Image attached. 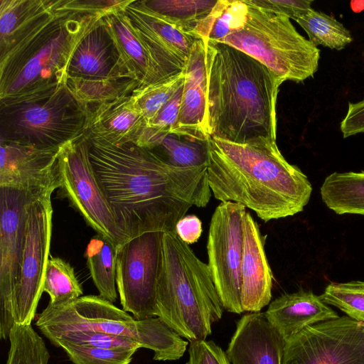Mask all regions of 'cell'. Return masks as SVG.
Wrapping results in <instances>:
<instances>
[{"instance_id":"cell-34","label":"cell","mask_w":364,"mask_h":364,"mask_svg":"<svg viewBox=\"0 0 364 364\" xmlns=\"http://www.w3.org/2000/svg\"><path fill=\"white\" fill-rule=\"evenodd\" d=\"M183 71L157 83L135 89L132 96L136 108L144 117L147 127L151 124L164 105L183 84Z\"/></svg>"},{"instance_id":"cell-14","label":"cell","mask_w":364,"mask_h":364,"mask_svg":"<svg viewBox=\"0 0 364 364\" xmlns=\"http://www.w3.org/2000/svg\"><path fill=\"white\" fill-rule=\"evenodd\" d=\"M42 196L46 195L0 188V338L3 340L9 339L16 324L12 302L25 245L28 205Z\"/></svg>"},{"instance_id":"cell-28","label":"cell","mask_w":364,"mask_h":364,"mask_svg":"<svg viewBox=\"0 0 364 364\" xmlns=\"http://www.w3.org/2000/svg\"><path fill=\"white\" fill-rule=\"evenodd\" d=\"M217 1L142 0L148 9L189 34L196 24L210 13Z\"/></svg>"},{"instance_id":"cell-33","label":"cell","mask_w":364,"mask_h":364,"mask_svg":"<svg viewBox=\"0 0 364 364\" xmlns=\"http://www.w3.org/2000/svg\"><path fill=\"white\" fill-rule=\"evenodd\" d=\"M66 85L85 108L132 93L139 87L132 80L90 82L67 78Z\"/></svg>"},{"instance_id":"cell-20","label":"cell","mask_w":364,"mask_h":364,"mask_svg":"<svg viewBox=\"0 0 364 364\" xmlns=\"http://www.w3.org/2000/svg\"><path fill=\"white\" fill-rule=\"evenodd\" d=\"M286 341L264 313L243 315L226 350L231 364H282Z\"/></svg>"},{"instance_id":"cell-10","label":"cell","mask_w":364,"mask_h":364,"mask_svg":"<svg viewBox=\"0 0 364 364\" xmlns=\"http://www.w3.org/2000/svg\"><path fill=\"white\" fill-rule=\"evenodd\" d=\"M163 234L146 232L117 247L116 284L120 303L137 320L156 316Z\"/></svg>"},{"instance_id":"cell-22","label":"cell","mask_w":364,"mask_h":364,"mask_svg":"<svg viewBox=\"0 0 364 364\" xmlns=\"http://www.w3.org/2000/svg\"><path fill=\"white\" fill-rule=\"evenodd\" d=\"M87 111L85 134L97 136L112 144L132 142L137 144L147 127L132 93L87 107Z\"/></svg>"},{"instance_id":"cell-12","label":"cell","mask_w":364,"mask_h":364,"mask_svg":"<svg viewBox=\"0 0 364 364\" xmlns=\"http://www.w3.org/2000/svg\"><path fill=\"white\" fill-rule=\"evenodd\" d=\"M50 198L42 196L28 205L25 245L12 302L16 324L31 325L43 292L52 235Z\"/></svg>"},{"instance_id":"cell-37","label":"cell","mask_w":364,"mask_h":364,"mask_svg":"<svg viewBox=\"0 0 364 364\" xmlns=\"http://www.w3.org/2000/svg\"><path fill=\"white\" fill-rule=\"evenodd\" d=\"M46 337L53 344L58 341H66L82 346L107 349L138 350L141 348L138 343L130 338L92 331H66L50 333Z\"/></svg>"},{"instance_id":"cell-1","label":"cell","mask_w":364,"mask_h":364,"mask_svg":"<svg viewBox=\"0 0 364 364\" xmlns=\"http://www.w3.org/2000/svg\"><path fill=\"white\" fill-rule=\"evenodd\" d=\"M85 136L97 180L127 240L146 232L176 231L192 206L208 203V166L176 167L134 143Z\"/></svg>"},{"instance_id":"cell-5","label":"cell","mask_w":364,"mask_h":364,"mask_svg":"<svg viewBox=\"0 0 364 364\" xmlns=\"http://www.w3.org/2000/svg\"><path fill=\"white\" fill-rule=\"evenodd\" d=\"M156 316L182 338L206 340L223 307L208 264L176 231L165 232L159 275Z\"/></svg>"},{"instance_id":"cell-41","label":"cell","mask_w":364,"mask_h":364,"mask_svg":"<svg viewBox=\"0 0 364 364\" xmlns=\"http://www.w3.org/2000/svg\"><path fill=\"white\" fill-rule=\"evenodd\" d=\"M340 128L344 138L364 132V100L348 103L347 113Z\"/></svg>"},{"instance_id":"cell-26","label":"cell","mask_w":364,"mask_h":364,"mask_svg":"<svg viewBox=\"0 0 364 364\" xmlns=\"http://www.w3.org/2000/svg\"><path fill=\"white\" fill-rule=\"evenodd\" d=\"M117 245L110 238L97 234L85 252L87 266L99 296L112 303L117 298Z\"/></svg>"},{"instance_id":"cell-35","label":"cell","mask_w":364,"mask_h":364,"mask_svg":"<svg viewBox=\"0 0 364 364\" xmlns=\"http://www.w3.org/2000/svg\"><path fill=\"white\" fill-rule=\"evenodd\" d=\"M319 297L324 303L336 306L350 318L364 323V282H331Z\"/></svg>"},{"instance_id":"cell-8","label":"cell","mask_w":364,"mask_h":364,"mask_svg":"<svg viewBox=\"0 0 364 364\" xmlns=\"http://www.w3.org/2000/svg\"><path fill=\"white\" fill-rule=\"evenodd\" d=\"M0 105V141L58 150L85 134L87 109L66 83L37 96Z\"/></svg>"},{"instance_id":"cell-30","label":"cell","mask_w":364,"mask_h":364,"mask_svg":"<svg viewBox=\"0 0 364 364\" xmlns=\"http://www.w3.org/2000/svg\"><path fill=\"white\" fill-rule=\"evenodd\" d=\"M296 21L316 46L321 45L339 50L353 41L350 31L341 23L333 16L313 9Z\"/></svg>"},{"instance_id":"cell-19","label":"cell","mask_w":364,"mask_h":364,"mask_svg":"<svg viewBox=\"0 0 364 364\" xmlns=\"http://www.w3.org/2000/svg\"><path fill=\"white\" fill-rule=\"evenodd\" d=\"M242 234L241 305L243 311L259 312L271 301L273 274L264 250L266 236L248 211L243 217Z\"/></svg>"},{"instance_id":"cell-42","label":"cell","mask_w":364,"mask_h":364,"mask_svg":"<svg viewBox=\"0 0 364 364\" xmlns=\"http://www.w3.org/2000/svg\"><path fill=\"white\" fill-rule=\"evenodd\" d=\"M203 232L200 220L194 215L182 218L176 225L178 236L188 245L198 241Z\"/></svg>"},{"instance_id":"cell-11","label":"cell","mask_w":364,"mask_h":364,"mask_svg":"<svg viewBox=\"0 0 364 364\" xmlns=\"http://www.w3.org/2000/svg\"><path fill=\"white\" fill-rule=\"evenodd\" d=\"M246 208L235 202H221L212 215L207 251L212 278L223 307L240 314L241 267L243 254L242 220Z\"/></svg>"},{"instance_id":"cell-3","label":"cell","mask_w":364,"mask_h":364,"mask_svg":"<svg viewBox=\"0 0 364 364\" xmlns=\"http://www.w3.org/2000/svg\"><path fill=\"white\" fill-rule=\"evenodd\" d=\"M206 43L209 138L245 143L277 138L282 81L264 65L228 44Z\"/></svg>"},{"instance_id":"cell-7","label":"cell","mask_w":364,"mask_h":364,"mask_svg":"<svg viewBox=\"0 0 364 364\" xmlns=\"http://www.w3.org/2000/svg\"><path fill=\"white\" fill-rule=\"evenodd\" d=\"M245 26L220 40L264 65L282 82H302L317 71L320 50L298 33L288 17L245 0Z\"/></svg>"},{"instance_id":"cell-13","label":"cell","mask_w":364,"mask_h":364,"mask_svg":"<svg viewBox=\"0 0 364 364\" xmlns=\"http://www.w3.org/2000/svg\"><path fill=\"white\" fill-rule=\"evenodd\" d=\"M282 364H364V323L342 316L309 326L286 341Z\"/></svg>"},{"instance_id":"cell-6","label":"cell","mask_w":364,"mask_h":364,"mask_svg":"<svg viewBox=\"0 0 364 364\" xmlns=\"http://www.w3.org/2000/svg\"><path fill=\"white\" fill-rule=\"evenodd\" d=\"M36 326L46 336L66 331H92L130 338L154 351V360H176L188 342L156 316L137 320L100 296H82L38 315Z\"/></svg>"},{"instance_id":"cell-2","label":"cell","mask_w":364,"mask_h":364,"mask_svg":"<svg viewBox=\"0 0 364 364\" xmlns=\"http://www.w3.org/2000/svg\"><path fill=\"white\" fill-rule=\"evenodd\" d=\"M208 145V183L217 200L241 204L264 222L294 215L309 203L310 181L285 159L276 140L234 143L210 137Z\"/></svg>"},{"instance_id":"cell-31","label":"cell","mask_w":364,"mask_h":364,"mask_svg":"<svg viewBox=\"0 0 364 364\" xmlns=\"http://www.w3.org/2000/svg\"><path fill=\"white\" fill-rule=\"evenodd\" d=\"M152 151L165 162L176 167L208 166V141L168 134Z\"/></svg>"},{"instance_id":"cell-40","label":"cell","mask_w":364,"mask_h":364,"mask_svg":"<svg viewBox=\"0 0 364 364\" xmlns=\"http://www.w3.org/2000/svg\"><path fill=\"white\" fill-rule=\"evenodd\" d=\"M261 8L284 15L296 21L311 9V0H250Z\"/></svg>"},{"instance_id":"cell-32","label":"cell","mask_w":364,"mask_h":364,"mask_svg":"<svg viewBox=\"0 0 364 364\" xmlns=\"http://www.w3.org/2000/svg\"><path fill=\"white\" fill-rule=\"evenodd\" d=\"M6 364H48L50 353L31 325L15 324L9 335Z\"/></svg>"},{"instance_id":"cell-27","label":"cell","mask_w":364,"mask_h":364,"mask_svg":"<svg viewBox=\"0 0 364 364\" xmlns=\"http://www.w3.org/2000/svg\"><path fill=\"white\" fill-rule=\"evenodd\" d=\"M247 4L244 1L218 0L210 13L195 26L191 34L196 39L219 42L242 29L247 21Z\"/></svg>"},{"instance_id":"cell-16","label":"cell","mask_w":364,"mask_h":364,"mask_svg":"<svg viewBox=\"0 0 364 364\" xmlns=\"http://www.w3.org/2000/svg\"><path fill=\"white\" fill-rule=\"evenodd\" d=\"M124 12L169 75L183 71L196 40L148 9L142 0H132Z\"/></svg>"},{"instance_id":"cell-29","label":"cell","mask_w":364,"mask_h":364,"mask_svg":"<svg viewBox=\"0 0 364 364\" xmlns=\"http://www.w3.org/2000/svg\"><path fill=\"white\" fill-rule=\"evenodd\" d=\"M43 292L50 297L48 305L59 306L73 301L83 291L74 269L65 260L51 256L44 276Z\"/></svg>"},{"instance_id":"cell-39","label":"cell","mask_w":364,"mask_h":364,"mask_svg":"<svg viewBox=\"0 0 364 364\" xmlns=\"http://www.w3.org/2000/svg\"><path fill=\"white\" fill-rule=\"evenodd\" d=\"M186 364H231L226 352L213 341H190Z\"/></svg>"},{"instance_id":"cell-17","label":"cell","mask_w":364,"mask_h":364,"mask_svg":"<svg viewBox=\"0 0 364 364\" xmlns=\"http://www.w3.org/2000/svg\"><path fill=\"white\" fill-rule=\"evenodd\" d=\"M67 78L90 82L134 80L121 59L103 17L75 48L68 65Z\"/></svg>"},{"instance_id":"cell-25","label":"cell","mask_w":364,"mask_h":364,"mask_svg":"<svg viewBox=\"0 0 364 364\" xmlns=\"http://www.w3.org/2000/svg\"><path fill=\"white\" fill-rule=\"evenodd\" d=\"M321 196L326 205L338 215H364V171L330 174L321 187Z\"/></svg>"},{"instance_id":"cell-38","label":"cell","mask_w":364,"mask_h":364,"mask_svg":"<svg viewBox=\"0 0 364 364\" xmlns=\"http://www.w3.org/2000/svg\"><path fill=\"white\" fill-rule=\"evenodd\" d=\"M132 0H61L57 10L102 16L123 11Z\"/></svg>"},{"instance_id":"cell-4","label":"cell","mask_w":364,"mask_h":364,"mask_svg":"<svg viewBox=\"0 0 364 364\" xmlns=\"http://www.w3.org/2000/svg\"><path fill=\"white\" fill-rule=\"evenodd\" d=\"M103 16L55 9L0 55V103L37 96L65 84L79 42Z\"/></svg>"},{"instance_id":"cell-23","label":"cell","mask_w":364,"mask_h":364,"mask_svg":"<svg viewBox=\"0 0 364 364\" xmlns=\"http://www.w3.org/2000/svg\"><path fill=\"white\" fill-rule=\"evenodd\" d=\"M264 315L285 341L306 327L339 317L310 290L284 294L269 304Z\"/></svg>"},{"instance_id":"cell-21","label":"cell","mask_w":364,"mask_h":364,"mask_svg":"<svg viewBox=\"0 0 364 364\" xmlns=\"http://www.w3.org/2000/svg\"><path fill=\"white\" fill-rule=\"evenodd\" d=\"M103 19L127 72L138 83V87L149 86L171 77L139 36L124 10L106 15Z\"/></svg>"},{"instance_id":"cell-36","label":"cell","mask_w":364,"mask_h":364,"mask_svg":"<svg viewBox=\"0 0 364 364\" xmlns=\"http://www.w3.org/2000/svg\"><path fill=\"white\" fill-rule=\"evenodd\" d=\"M53 345L61 348L73 364H129L137 350L82 346L66 341Z\"/></svg>"},{"instance_id":"cell-9","label":"cell","mask_w":364,"mask_h":364,"mask_svg":"<svg viewBox=\"0 0 364 364\" xmlns=\"http://www.w3.org/2000/svg\"><path fill=\"white\" fill-rule=\"evenodd\" d=\"M58 166L61 196L97 234L110 238L117 247L127 241L94 173L85 135L60 148Z\"/></svg>"},{"instance_id":"cell-24","label":"cell","mask_w":364,"mask_h":364,"mask_svg":"<svg viewBox=\"0 0 364 364\" xmlns=\"http://www.w3.org/2000/svg\"><path fill=\"white\" fill-rule=\"evenodd\" d=\"M61 0H0V54L24 38Z\"/></svg>"},{"instance_id":"cell-15","label":"cell","mask_w":364,"mask_h":364,"mask_svg":"<svg viewBox=\"0 0 364 364\" xmlns=\"http://www.w3.org/2000/svg\"><path fill=\"white\" fill-rule=\"evenodd\" d=\"M0 188L38 195H51L59 188V149L0 141Z\"/></svg>"},{"instance_id":"cell-18","label":"cell","mask_w":364,"mask_h":364,"mask_svg":"<svg viewBox=\"0 0 364 364\" xmlns=\"http://www.w3.org/2000/svg\"><path fill=\"white\" fill-rule=\"evenodd\" d=\"M206 43L196 39L184 65L177 121L171 134L198 141L209 139L207 116Z\"/></svg>"}]
</instances>
